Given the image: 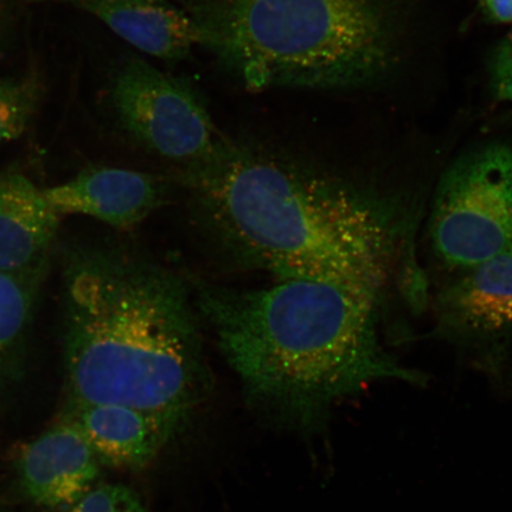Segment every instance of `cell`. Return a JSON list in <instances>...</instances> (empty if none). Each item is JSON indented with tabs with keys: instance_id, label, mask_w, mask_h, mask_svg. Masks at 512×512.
I'll use <instances>...</instances> for the list:
<instances>
[{
	"instance_id": "8",
	"label": "cell",
	"mask_w": 512,
	"mask_h": 512,
	"mask_svg": "<svg viewBox=\"0 0 512 512\" xmlns=\"http://www.w3.org/2000/svg\"><path fill=\"white\" fill-rule=\"evenodd\" d=\"M19 485L30 501L48 510L68 509L94 488L100 462L79 428L60 418L19 451Z\"/></svg>"
},
{
	"instance_id": "9",
	"label": "cell",
	"mask_w": 512,
	"mask_h": 512,
	"mask_svg": "<svg viewBox=\"0 0 512 512\" xmlns=\"http://www.w3.org/2000/svg\"><path fill=\"white\" fill-rule=\"evenodd\" d=\"M61 216L92 217L117 229H132L162 206V179L113 166H93L68 181L44 189Z\"/></svg>"
},
{
	"instance_id": "14",
	"label": "cell",
	"mask_w": 512,
	"mask_h": 512,
	"mask_svg": "<svg viewBox=\"0 0 512 512\" xmlns=\"http://www.w3.org/2000/svg\"><path fill=\"white\" fill-rule=\"evenodd\" d=\"M47 75L40 61L0 78V147L22 138L40 113L47 95Z\"/></svg>"
},
{
	"instance_id": "13",
	"label": "cell",
	"mask_w": 512,
	"mask_h": 512,
	"mask_svg": "<svg viewBox=\"0 0 512 512\" xmlns=\"http://www.w3.org/2000/svg\"><path fill=\"white\" fill-rule=\"evenodd\" d=\"M40 288L0 273V393L22 371Z\"/></svg>"
},
{
	"instance_id": "10",
	"label": "cell",
	"mask_w": 512,
	"mask_h": 512,
	"mask_svg": "<svg viewBox=\"0 0 512 512\" xmlns=\"http://www.w3.org/2000/svg\"><path fill=\"white\" fill-rule=\"evenodd\" d=\"M438 329L452 341H496L512 330V255L484 262L445 288L437 302Z\"/></svg>"
},
{
	"instance_id": "2",
	"label": "cell",
	"mask_w": 512,
	"mask_h": 512,
	"mask_svg": "<svg viewBox=\"0 0 512 512\" xmlns=\"http://www.w3.org/2000/svg\"><path fill=\"white\" fill-rule=\"evenodd\" d=\"M62 266L67 403L187 420L214 381L183 279L115 246H75Z\"/></svg>"
},
{
	"instance_id": "16",
	"label": "cell",
	"mask_w": 512,
	"mask_h": 512,
	"mask_svg": "<svg viewBox=\"0 0 512 512\" xmlns=\"http://www.w3.org/2000/svg\"><path fill=\"white\" fill-rule=\"evenodd\" d=\"M491 78L497 98L512 102V31L496 49L491 64Z\"/></svg>"
},
{
	"instance_id": "15",
	"label": "cell",
	"mask_w": 512,
	"mask_h": 512,
	"mask_svg": "<svg viewBox=\"0 0 512 512\" xmlns=\"http://www.w3.org/2000/svg\"><path fill=\"white\" fill-rule=\"evenodd\" d=\"M66 512H149L136 492L127 486H94Z\"/></svg>"
},
{
	"instance_id": "6",
	"label": "cell",
	"mask_w": 512,
	"mask_h": 512,
	"mask_svg": "<svg viewBox=\"0 0 512 512\" xmlns=\"http://www.w3.org/2000/svg\"><path fill=\"white\" fill-rule=\"evenodd\" d=\"M430 240L447 266L470 271L512 255V149L489 143L463 153L438 184Z\"/></svg>"
},
{
	"instance_id": "18",
	"label": "cell",
	"mask_w": 512,
	"mask_h": 512,
	"mask_svg": "<svg viewBox=\"0 0 512 512\" xmlns=\"http://www.w3.org/2000/svg\"><path fill=\"white\" fill-rule=\"evenodd\" d=\"M12 31L11 0H0V56L10 43Z\"/></svg>"
},
{
	"instance_id": "1",
	"label": "cell",
	"mask_w": 512,
	"mask_h": 512,
	"mask_svg": "<svg viewBox=\"0 0 512 512\" xmlns=\"http://www.w3.org/2000/svg\"><path fill=\"white\" fill-rule=\"evenodd\" d=\"M215 234L280 280L318 281L381 299L408 265L409 217L393 201L274 153L235 144L181 169Z\"/></svg>"
},
{
	"instance_id": "7",
	"label": "cell",
	"mask_w": 512,
	"mask_h": 512,
	"mask_svg": "<svg viewBox=\"0 0 512 512\" xmlns=\"http://www.w3.org/2000/svg\"><path fill=\"white\" fill-rule=\"evenodd\" d=\"M61 217L24 171L0 172V273L42 286Z\"/></svg>"
},
{
	"instance_id": "12",
	"label": "cell",
	"mask_w": 512,
	"mask_h": 512,
	"mask_svg": "<svg viewBox=\"0 0 512 512\" xmlns=\"http://www.w3.org/2000/svg\"><path fill=\"white\" fill-rule=\"evenodd\" d=\"M38 2V0H37ZM69 6L99 19L146 55L169 64L187 60L201 46L200 30L174 0H40Z\"/></svg>"
},
{
	"instance_id": "5",
	"label": "cell",
	"mask_w": 512,
	"mask_h": 512,
	"mask_svg": "<svg viewBox=\"0 0 512 512\" xmlns=\"http://www.w3.org/2000/svg\"><path fill=\"white\" fill-rule=\"evenodd\" d=\"M105 104L128 138L181 169L216 162L234 149L189 81L136 55L124 56L114 68Z\"/></svg>"
},
{
	"instance_id": "17",
	"label": "cell",
	"mask_w": 512,
	"mask_h": 512,
	"mask_svg": "<svg viewBox=\"0 0 512 512\" xmlns=\"http://www.w3.org/2000/svg\"><path fill=\"white\" fill-rule=\"evenodd\" d=\"M486 17L496 23H512V0H482Z\"/></svg>"
},
{
	"instance_id": "11",
	"label": "cell",
	"mask_w": 512,
	"mask_h": 512,
	"mask_svg": "<svg viewBox=\"0 0 512 512\" xmlns=\"http://www.w3.org/2000/svg\"><path fill=\"white\" fill-rule=\"evenodd\" d=\"M61 416L79 428L100 464L133 471L149 466L184 422L115 405L67 403Z\"/></svg>"
},
{
	"instance_id": "4",
	"label": "cell",
	"mask_w": 512,
	"mask_h": 512,
	"mask_svg": "<svg viewBox=\"0 0 512 512\" xmlns=\"http://www.w3.org/2000/svg\"><path fill=\"white\" fill-rule=\"evenodd\" d=\"M201 47L251 92L361 86L392 57L381 0H182Z\"/></svg>"
},
{
	"instance_id": "3",
	"label": "cell",
	"mask_w": 512,
	"mask_h": 512,
	"mask_svg": "<svg viewBox=\"0 0 512 512\" xmlns=\"http://www.w3.org/2000/svg\"><path fill=\"white\" fill-rule=\"evenodd\" d=\"M195 304L248 402L279 424L323 430L338 401L370 384H424L381 341L380 299L309 280L267 288L203 286Z\"/></svg>"
}]
</instances>
